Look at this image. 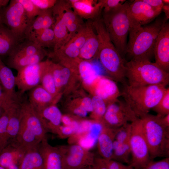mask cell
<instances>
[{
    "label": "cell",
    "mask_w": 169,
    "mask_h": 169,
    "mask_svg": "<svg viewBox=\"0 0 169 169\" xmlns=\"http://www.w3.org/2000/svg\"><path fill=\"white\" fill-rule=\"evenodd\" d=\"M81 122L70 126L61 125L56 135L61 139L69 138L76 132Z\"/></svg>",
    "instance_id": "41"
},
{
    "label": "cell",
    "mask_w": 169,
    "mask_h": 169,
    "mask_svg": "<svg viewBox=\"0 0 169 169\" xmlns=\"http://www.w3.org/2000/svg\"><path fill=\"white\" fill-rule=\"evenodd\" d=\"M82 120H77L74 119L68 115H62L61 123H63V125L70 126L80 122Z\"/></svg>",
    "instance_id": "51"
},
{
    "label": "cell",
    "mask_w": 169,
    "mask_h": 169,
    "mask_svg": "<svg viewBox=\"0 0 169 169\" xmlns=\"http://www.w3.org/2000/svg\"><path fill=\"white\" fill-rule=\"evenodd\" d=\"M8 120V113L4 110L0 118V154L10 143L7 132Z\"/></svg>",
    "instance_id": "37"
},
{
    "label": "cell",
    "mask_w": 169,
    "mask_h": 169,
    "mask_svg": "<svg viewBox=\"0 0 169 169\" xmlns=\"http://www.w3.org/2000/svg\"><path fill=\"white\" fill-rule=\"evenodd\" d=\"M34 4L40 10L52 8L55 4L56 0H31Z\"/></svg>",
    "instance_id": "46"
},
{
    "label": "cell",
    "mask_w": 169,
    "mask_h": 169,
    "mask_svg": "<svg viewBox=\"0 0 169 169\" xmlns=\"http://www.w3.org/2000/svg\"><path fill=\"white\" fill-rule=\"evenodd\" d=\"M65 169H81L93 166L94 154L78 144L62 146Z\"/></svg>",
    "instance_id": "11"
},
{
    "label": "cell",
    "mask_w": 169,
    "mask_h": 169,
    "mask_svg": "<svg viewBox=\"0 0 169 169\" xmlns=\"http://www.w3.org/2000/svg\"><path fill=\"white\" fill-rule=\"evenodd\" d=\"M151 7L160 12L162 11V8L164 4L162 0H143Z\"/></svg>",
    "instance_id": "48"
},
{
    "label": "cell",
    "mask_w": 169,
    "mask_h": 169,
    "mask_svg": "<svg viewBox=\"0 0 169 169\" xmlns=\"http://www.w3.org/2000/svg\"><path fill=\"white\" fill-rule=\"evenodd\" d=\"M75 13L81 18L95 19L98 18L102 10L97 0H69Z\"/></svg>",
    "instance_id": "18"
},
{
    "label": "cell",
    "mask_w": 169,
    "mask_h": 169,
    "mask_svg": "<svg viewBox=\"0 0 169 169\" xmlns=\"http://www.w3.org/2000/svg\"><path fill=\"white\" fill-rule=\"evenodd\" d=\"M54 23L52 9L41 10L31 23L26 33V38L45 29L52 28Z\"/></svg>",
    "instance_id": "26"
},
{
    "label": "cell",
    "mask_w": 169,
    "mask_h": 169,
    "mask_svg": "<svg viewBox=\"0 0 169 169\" xmlns=\"http://www.w3.org/2000/svg\"><path fill=\"white\" fill-rule=\"evenodd\" d=\"M0 84L7 96L10 99L19 100L21 97L15 90V76L11 70L2 60L0 57Z\"/></svg>",
    "instance_id": "23"
},
{
    "label": "cell",
    "mask_w": 169,
    "mask_h": 169,
    "mask_svg": "<svg viewBox=\"0 0 169 169\" xmlns=\"http://www.w3.org/2000/svg\"><path fill=\"white\" fill-rule=\"evenodd\" d=\"M98 37L100 47L97 57L106 72L116 80L125 77L126 62L111 41L102 18L98 17L92 21Z\"/></svg>",
    "instance_id": "1"
},
{
    "label": "cell",
    "mask_w": 169,
    "mask_h": 169,
    "mask_svg": "<svg viewBox=\"0 0 169 169\" xmlns=\"http://www.w3.org/2000/svg\"><path fill=\"white\" fill-rule=\"evenodd\" d=\"M83 20L74 23L67 26L69 33L68 41L71 39L84 26Z\"/></svg>",
    "instance_id": "45"
},
{
    "label": "cell",
    "mask_w": 169,
    "mask_h": 169,
    "mask_svg": "<svg viewBox=\"0 0 169 169\" xmlns=\"http://www.w3.org/2000/svg\"><path fill=\"white\" fill-rule=\"evenodd\" d=\"M155 62L165 71H169V24L166 22L160 30L153 51Z\"/></svg>",
    "instance_id": "15"
},
{
    "label": "cell",
    "mask_w": 169,
    "mask_h": 169,
    "mask_svg": "<svg viewBox=\"0 0 169 169\" xmlns=\"http://www.w3.org/2000/svg\"><path fill=\"white\" fill-rule=\"evenodd\" d=\"M138 118L125 101L118 99L108 105L103 116L102 124L117 128Z\"/></svg>",
    "instance_id": "10"
},
{
    "label": "cell",
    "mask_w": 169,
    "mask_h": 169,
    "mask_svg": "<svg viewBox=\"0 0 169 169\" xmlns=\"http://www.w3.org/2000/svg\"><path fill=\"white\" fill-rule=\"evenodd\" d=\"M81 106L88 112H92L93 107L92 99L89 97H85L83 99L80 104Z\"/></svg>",
    "instance_id": "49"
},
{
    "label": "cell",
    "mask_w": 169,
    "mask_h": 169,
    "mask_svg": "<svg viewBox=\"0 0 169 169\" xmlns=\"http://www.w3.org/2000/svg\"><path fill=\"white\" fill-rule=\"evenodd\" d=\"M40 84L54 97L58 95L59 92L50 69L49 60H47V64L42 75Z\"/></svg>",
    "instance_id": "35"
},
{
    "label": "cell",
    "mask_w": 169,
    "mask_h": 169,
    "mask_svg": "<svg viewBox=\"0 0 169 169\" xmlns=\"http://www.w3.org/2000/svg\"><path fill=\"white\" fill-rule=\"evenodd\" d=\"M49 66L59 92V90L68 82L71 75V69L49 60Z\"/></svg>",
    "instance_id": "30"
},
{
    "label": "cell",
    "mask_w": 169,
    "mask_h": 169,
    "mask_svg": "<svg viewBox=\"0 0 169 169\" xmlns=\"http://www.w3.org/2000/svg\"><path fill=\"white\" fill-rule=\"evenodd\" d=\"M51 9L53 15L60 18L67 26L82 20L74 12L68 0H57Z\"/></svg>",
    "instance_id": "25"
},
{
    "label": "cell",
    "mask_w": 169,
    "mask_h": 169,
    "mask_svg": "<svg viewBox=\"0 0 169 169\" xmlns=\"http://www.w3.org/2000/svg\"><path fill=\"white\" fill-rule=\"evenodd\" d=\"M20 101L13 100L3 108L8 115L7 132L10 143L15 141L19 129L21 116Z\"/></svg>",
    "instance_id": "19"
},
{
    "label": "cell",
    "mask_w": 169,
    "mask_h": 169,
    "mask_svg": "<svg viewBox=\"0 0 169 169\" xmlns=\"http://www.w3.org/2000/svg\"><path fill=\"white\" fill-rule=\"evenodd\" d=\"M72 111L74 115L81 118L86 117L88 113L80 105L72 109Z\"/></svg>",
    "instance_id": "52"
},
{
    "label": "cell",
    "mask_w": 169,
    "mask_h": 169,
    "mask_svg": "<svg viewBox=\"0 0 169 169\" xmlns=\"http://www.w3.org/2000/svg\"><path fill=\"white\" fill-rule=\"evenodd\" d=\"M131 124L129 143L131 158L129 165L134 169H141L152 160L143 133L141 119L138 118Z\"/></svg>",
    "instance_id": "7"
},
{
    "label": "cell",
    "mask_w": 169,
    "mask_h": 169,
    "mask_svg": "<svg viewBox=\"0 0 169 169\" xmlns=\"http://www.w3.org/2000/svg\"><path fill=\"white\" fill-rule=\"evenodd\" d=\"M162 11L164 13L165 17L168 20L169 18V5L164 4L162 8Z\"/></svg>",
    "instance_id": "55"
},
{
    "label": "cell",
    "mask_w": 169,
    "mask_h": 169,
    "mask_svg": "<svg viewBox=\"0 0 169 169\" xmlns=\"http://www.w3.org/2000/svg\"><path fill=\"white\" fill-rule=\"evenodd\" d=\"M38 147L43 160V169H65L62 146H52L46 136Z\"/></svg>",
    "instance_id": "14"
},
{
    "label": "cell",
    "mask_w": 169,
    "mask_h": 169,
    "mask_svg": "<svg viewBox=\"0 0 169 169\" xmlns=\"http://www.w3.org/2000/svg\"><path fill=\"white\" fill-rule=\"evenodd\" d=\"M20 104L21 116L20 126L25 128L41 141L46 136L47 130L28 100L21 99Z\"/></svg>",
    "instance_id": "13"
},
{
    "label": "cell",
    "mask_w": 169,
    "mask_h": 169,
    "mask_svg": "<svg viewBox=\"0 0 169 169\" xmlns=\"http://www.w3.org/2000/svg\"><path fill=\"white\" fill-rule=\"evenodd\" d=\"M167 21L165 17L157 18L153 23L142 26L129 37L126 54L131 60H150L159 33Z\"/></svg>",
    "instance_id": "4"
},
{
    "label": "cell",
    "mask_w": 169,
    "mask_h": 169,
    "mask_svg": "<svg viewBox=\"0 0 169 169\" xmlns=\"http://www.w3.org/2000/svg\"><path fill=\"white\" fill-rule=\"evenodd\" d=\"M104 160L108 169H134L129 165H126L113 159Z\"/></svg>",
    "instance_id": "47"
},
{
    "label": "cell",
    "mask_w": 169,
    "mask_h": 169,
    "mask_svg": "<svg viewBox=\"0 0 169 169\" xmlns=\"http://www.w3.org/2000/svg\"><path fill=\"white\" fill-rule=\"evenodd\" d=\"M38 146L25 152L18 169H43V160Z\"/></svg>",
    "instance_id": "29"
},
{
    "label": "cell",
    "mask_w": 169,
    "mask_h": 169,
    "mask_svg": "<svg viewBox=\"0 0 169 169\" xmlns=\"http://www.w3.org/2000/svg\"><path fill=\"white\" fill-rule=\"evenodd\" d=\"M77 69L83 81L87 85L94 83L100 75L90 61L80 59Z\"/></svg>",
    "instance_id": "33"
},
{
    "label": "cell",
    "mask_w": 169,
    "mask_h": 169,
    "mask_svg": "<svg viewBox=\"0 0 169 169\" xmlns=\"http://www.w3.org/2000/svg\"><path fill=\"white\" fill-rule=\"evenodd\" d=\"M161 119L163 125L169 127V114L164 116H161Z\"/></svg>",
    "instance_id": "54"
},
{
    "label": "cell",
    "mask_w": 169,
    "mask_h": 169,
    "mask_svg": "<svg viewBox=\"0 0 169 169\" xmlns=\"http://www.w3.org/2000/svg\"><path fill=\"white\" fill-rule=\"evenodd\" d=\"M93 166L95 169H108L104 160L101 157L95 158Z\"/></svg>",
    "instance_id": "53"
},
{
    "label": "cell",
    "mask_w": 169,
    "mask_h": 169,
    "mask_svg": "<svg viewBox=\"0 0 169 169\" xmlns=\"http://www.w3.org/2000/svg\"><path fill=\"white\" fill-rule=\"evenodd\" d=\"M131 154L129 140L122 143H120L115 140L113 144V160L129 165Z\"/></svg>",
    "instance_id": "34"
},
{
    "label": "cell",
    "mask_w": 169,
    "mask_h": 169,
    "mask_svg": "<svg viewBox=\"0 0 169 169\" xmlns=\"http://www.w3.org/2000/svg\"><path fill=\"white\" fill-rule=\"evenodd\" d=\"M23 40L17 37L4 24L1 25L0 57L8 56L17 44Z\"/></svg>",
    "instance_id": "27"
},
{
    "label": "cell",
    "mask_w": 169,
    "mask_h": 169,
    "mask_svg": "<svg viewBox=\"0 0 169 169\" xmlns=\"http://www.w3.org/2000/svg\"><path fill=\"white\" fill-rule=\"evenodd\" d=\"M92 22L90 24L88 34L85 41L80 49L79 58L90 61L97 57L99 47V40L96 33L93 30Z\"/></svg>",
    "instance_id": "24"
},
{
    "label": "cell",
    "mask_w": 169,
    "mask_h": 169,
    "mask_svg": "<svg viewBox=\"0 0 169 169\" xmlns=\"http://www.w3.org/2000/svg\"><path fill=\"white\" fill-rule=\"evenodd\" d=\"M44 49L26 38L19 42L8 56H31L38 53Z\"/></svg>",
    "instance_id": "32"
},
{
    "label": "cell",
    "mask_w": 169,
    "mask_h": 169,
    "mask_svg": "<svg viewBox=\"0 0 169 169\" xmlns=\"http://www.w3.org/2000/svg\"><path fill=\"white\" fill-rule=\"evenodd\" d=\"M47 60L22 68L15 76L16 85L20 96L27 91L40 84Z\"/></svg>",
    "instance_id": "12"
},
{
    "label": "cell",
    "mask_w": 169,
    "mask_h": 169,
    "mask_svg": "<svg viewBox=\"0 0 169 169\" xmlns=\"http://www.w3.org/2000/svg\"><path fill=\"white\" fill-rule=\"evenodd\" d=\"M152 109L157 115L164 116L169 114V88H166L163 96Z\"/></svg>",
    "instance_id": "38"
},
{
    "label": "cell",
    "mask_w": 169,
    "mask_h": 169,
    "mask_svg": "<svg viewBox=\"0 0 169 169\" xmlns=\"http://www.w3.org/2000/svg\"><path fill=\"white\" fill-rule=\"evenodd\" d=\"M119 128H113L102 124L97 138V146L98 152L104 160L112 159L113 144Z\"/></svg>",
    "instance_id": "16"
},
{
    "label": "cell",
    "mask_w": 169,
    "mask_h": 169,
    "mask_svg": "<svg viewBox=\"0 0 169 169\" xmlns=\"http://www.w3.org/2000/svg\"><path fill=\"white\" fill-rule=\"evenodd\" d=\"M81 169H95L93 166H89L84 168H83Z\"/></svg>",
    "instance_id": "58"
},
{
    "label": "cell",
    "mask_w": 169,
    "mask_h": 169,
    "mask_svg": "<svg viewBox=\"0 0 169 169\" xmlns=\"http://www.w3.org/2000/svg\"><path fill=\"white\" fill-rule=\"evenodd\" d=\"M161 116L148 113L140 118L152 160L157 157H169V127L162 123Z\"/></svg>",
    "instance_id": "6"
},
{
    "label": "cell",
    "mask_w": 169,
    "mask_h": 169,
    "mask_svg": "<svg viewBox=\"0 0 169 169\" xmlns=\"http://www.w3.org/2000/svg\"><path fill=\"white\" fill-rule=\"evenodd\" d=\"M2 18L3 24L17 37L21 39L26 38L27 32L33 21L17 0H11L3 8Z\"/></svg>",
    "instance_id": "8"
},
{
    "label": "cell",
    "mask_w": 169,
    "mask_h": 169,
    "mask_svg": "<svg viewBox=\"0 0 169 169\" xmlns=\"http://www.w3.org/2000/svg\"><path fill=\"white\" fill-rule=\"evenodd\" d=\"M91 99L93 107L91 116L94 121L102 124L108 105L102 99L96 95H95Z\"/></svg>",
    "instance_id": "36"
},
{
    "label": "cell",
    "mask_w": 169,
    "mask_h": 169,
    "mask_svg": "<svg viewBox=\"0 0 169 169\" xmlns=\"http://www.w3.org/2000/svg\"><path fill=\"white\" fill-rule=\"evenodd\" d=\"M29 91L28 100L36 112L54 104L55 97L48 92L40 84Z\"/></svg>",
    "instance_id": "22"
},
{
    "label": "cell",
    "mask_w": 169,
    "mask_h": 169,
    "mask_svg": "<svg viewBox=\"0 0 169 169\" xmlns=\"http://www.w3.org/2000/svg\"><path fill=\"white\" fill-rule=\"evenodd\" d=\"M13 100L8 97L4 92L0 84V105L3 108Z\"/></svg>",
    "instance_id": "50"
},
{
    "label": "cell",
    "mask_w": 169,
    "mask_h": 169,
    "mask_svg": "<svg viewBox=\"0 0 169 169\" xmlns=\"http://www.w3.org/2000/svg\"><path fill=\"white\" fill-rule=\"evenodd\" d=\"M128 84L134 86L161 85L169 83V72L149 60L131 59L125 64Z\"/></svg>",
    "instance_id": "3"
},
{
    "label": "cell",
    "mask_w": 169,
    "mask_h": 169,
    "mask_svg": "<svg viewBox=\"0 0 169 169\" xmlns=\"http://www.w3.org/2000/svg\"><path fill=\"white\" fill-rule=\"evenodd\" d=\"M25 151L14 143L9 144L0 154V166L6 169H18Z\"/></svg>",
    "instance_id": "21"
},
{
    "label": "cell",
    "mask_w": 169,
    "mask_h": 169,
    "mask_svg": "<svg viewBox=\"0 0 169 169\" xmlns=\"http://www.w3.org/2000/svg\"><path fill=\"white\" fill-rule=\"evenodd\" d=\"M161 13L143 0H136L129 3V37L134 34L142 26L150 23Z\"/></svg>",
    "instance_id": "9"
},
{
    "label": "cell",
    "mask_w": 169,
    "mask_h": 169,
    "mask_svg": "<svg viewBox=\"0 0 169 169\" xmlns=\"http://www.w3.org/2000/svg\"><path fill=\"white\" fill-rule=\"evenodd\" d=\"M103 12H107L121 5L125 2L123 0H100L98 1Z\"/></svg>",
    "instance_id": "44"
},
{
    "label": "cell",
    "mask_w": 169,
    "mask_h": 169,
    "mask_svg": "<svg viewBox=\"0 0 169 169\" xmlns=\"http://www.w3.org/2000/svg\"><path fill=\"white\" fill-rule=\"evenodd\" d=\"M4 112V110L2 107V106L0 105V118L3 115Z\"/></svg>",
    "instance_id": "59"
},
{
    "label": "cell",
    "mask_w": 169,
    "mask_h": 169,
    "mask_svg": "<svg viewBox=\"0 0 169 169\" xmlns=\"http://www.w3.org/2000/svg\"><path fill=\"white\" fill-rule=\"evenodd\" d=\"M162 1L164 4L169 5V0H162Z\"/></svg>",
    "instance_id": "60"
},
{
    "label": "cell",
    "mask_w": 169,
    "mask_h": 169,
    "mask_svg": "<svg viewBox=\"0 0 169 169\" xmlns=\"http://www.w3.org/2000/svg\"><path fill=\"white\" fill-rule=\"evenodd\" d=\"M48 131L56 134L61 123L62 115L54 104L36 112Z\"/></svg>",
    "instance_id": "20"
},
{
    "label": "cell",
    "mask_w": 169,
    "mask_h": 169,
    "mask_svg": "<svg viewBox=\"0 0 169 169\" xmlns=\"http://www.w3.org/2000/svg\"><path fill=\"white\" fill-rule=\"evenodd\" d=\"M166 89L161 85L134 86L126 84L121 93L125 101L140 118L157 105Z\"/></svg>",
    "instance_id": "2"
},
{
    "label": "cell",
    "mask_w": 169,
    "mask_h": 169,
    "mask_svg": "<svg viewBox=\"0 0 169 169\" xmlns=\"http://www.w3.org/2000/svg\"><path fill=\"white\" fill-rule=\"evenodd\" d=\"M95 82V95L102 99L108 105L121 95L117 84L112 79L100 75Z\"/></svg>",
    "instance_id": "17"
},
{
    "label": "cell",
    "mask_w": 169,
    "mask_h": 169,
    "mask_svg": "<svg viewBox=\"0 0 169 169\" xmlns=\"http://www.w3.org/2000/svg\"><path fill=\"white\" fill-rule=\"evenodd\" d=\"M0 169H6L0 166Z\"/></svg>",
    "instance_id": "61"
},
{
    "label": "cell",
    "mask_w": 169,
    "mask_h": 169,
    "mask_svg": "<svg viewBox=\"0 0 169 169\" xmlns=\"http://www.w3.org/2000/svg\"><path fill=\"white\" fill-rule=\"evenodd\" d=\"M46 55L47 52L44 49L41 52L31 56H8L6 64L9 68L18 71L25 67L41 62Z\"/></svg>",
    "instance_id": "28"
},
{
    "label": "cell",
    "mask_w": 169,
    "mask_h": 169,
    "mask_svg": "<svg viewBox=\"0 0 169 169\" xmlns=\"http://www.w3.org/2000/svg\"><path fill=\"white\" fill-rule=\"evenodd\" d=\"M27 38L43 49L54 48L55 44V36L52 28L43 30L29 36Z\"/></svg>",
    "instance_id": "31"
},
{
    "label": "cell",
    "mask_w": 169,
    "mask_h": 169,
    "mask_svg": "<svg viewBox=\"0 0 169 169\" xmlns=\"http://www.w3.org/2000/svg\"><path fill=\"white\" fill-rule=\"evenodd\" d=\"M91 22L89 21L69 41L73 42L79 49L84 44L87 37L89 27Z\"/></svg>",
    "instance_id": "39"
},
{
    "label": "cell",
    "mask_w": 169,
    "mask_h": 169,
    "mask_svg": "<svg viewBox=\"0 0 169 169\" xmlns=\"http://www.w3.org/2000/svg\"><path fill=\"white\" fill-rule=\"evenodd\" d=\"M22 6L28 16L32 21L39 14L41 10L33 3L31 0H17Z\"/></svg>",
    "instance_id": "40"
},
{
    "label": "cell",
    "mask_w": 169,
    "mask_h": 169,
    "mask_svg": "<svg viewBox=\"0 0 169 169\" xmlns=\"http://www.w3.org/2000/svg\"><path fill=\"white\" fill-rule=\"evenodd\" d=\"M128 5L129 2L125 1L116 8L103 12L102 18L111 41L124 58L126 54L129 30Z\"/></svg>",
    "instance_id": "5"
},
{
    "label": "cell",
    "mask_w": 169,
    "mask_h": 169,
    "mask_svg": "<svg viewBox=\"0 0 169 169\" xmlns=\"http://www.w3.org/2000/svg\"><path fill=\"white\" fill-rule=\"evenodd\" d=\"M9 1L8 0H0V6L2 8L5 7L7 6Z\"/></svg>",
    "instance_id": "56"
},
{
    "label": "cell",
    "mask_w": 169,
    "mask_h": 169,
    "mask_svg": "<svg viewBox=\"0 0 169 169\" xmlns=\"http://www.w3.org/2000/svg\"><path fill=\"white\" fill-rule=\"evenodd\" d=\"M3 8L0 6V26L3 24L2 22V13Z\"/></svg>",
    "instance_id": "57"
},
{
    "label": "cell",
    "mask_w": 169,
    "mask_h": 169,
    "mask_svg": "<svg viewBox=\"0 0 169 169\" xmlns=\"http://www.w3.org/2000/svg\"><path fill=\"white\" fill-rule=\"evenodd\" d=\"M141 169H169V157L157 161H151Z\"/></svg>",
    "instance_id": "43"
},
{
    "label": "cell",
    "mask_w": 169,
    "mask_h": 169,
    "mask_svg": "<svg viewBox=\"0 0 169 169\" xmlns=\"http://www.w3.org/2000/svg\"><path fill=\"white\" fill-rule=\"evenodd\" d=\"M131 133V123H127L119 127L116 133L115 140L122 143L129 140Z\"/></svg>",
    "instance_id": "42"
}]
</instances>
